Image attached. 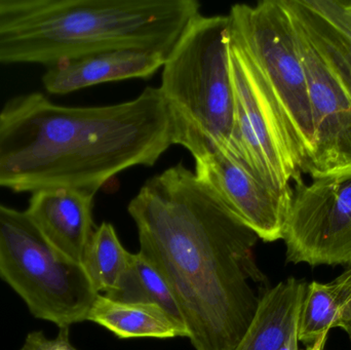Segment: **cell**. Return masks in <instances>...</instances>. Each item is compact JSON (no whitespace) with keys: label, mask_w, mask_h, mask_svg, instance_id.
Listing matches in <instances>:
<instances>
[{"label":"cell","mask_w":351,"mask_h":350,"mask_svg":"<svg viewBox=\"0 0 351 350\" xmlns=\"http://www.w3.org/2000/svg\"><path fill=\"white\" fill-rule=\"evenodd\" d=\"M167 59L165 53L150 49L100 51L47 68L43 88L49 94L66 95L105 82L148 78L164 66Z\"/></svg>","instance_id":"obj_11"},{"label":"cell","mask_w":351,"mask_h":350,"mask_svg":"<svg viewBox=\"0 0 351 350\" xmlns=\"http://www.w3.org/2000/svg\"><path fill=\"white\" fill-rule=\"evenodd\" d=\"M328 335L321 337L319 340L315 341L311 345L307 347L306 350H324L325 349L326 342H327Z\"/></svg>","instance_id":"obj_19"},{"label":"cell","mask_w":351,"mask_h":350,"mask_svg":"<svg viewBox=\"0 0 351 350\" xmlns=\"http://www.w3.org/2000/svg\"><path fill=\"white\" fill-rule=\"evenodd\" d=\"M308 284L289 277L262 294L247 332L233 350H300L299 324Z\"/></svg>","instance_id":"obj_13"},{"label":"cell","mask_w":351,"mask_h":350,"mask_svg":"<svg viewBox=\"0 0 351 350\" xmlns=\"http://www.w3.org/2000/svg\"><path fill=\"white\" fill-rule=\"evenodd\" d=\"M295 181L282 240L287 262L351 265V168Z\"/></svg>","instance_id":"obj_7"},{"label":"cell","mask_w":351,"mask_h":350,"mask_svg":"<svg viewBox=\"0 0 351 350\" xmlns=\"http://www.w3.org/2000/svg\"><path fill=\"white\" fill-rule=\"evenodd\" d=\"M140 253L172 290L196 350H233L247 332L266 277L258 238L182 164L146 181L128 205Z\"/></svg>","instance_id":"obj_1"},{"label":"cell","mask_w":351,"mask_h":350,"mask_svg":"<svg viewBox=\"0 0 351 350\" xmlns=\"http://www.w3.org/2000/svg\"><path fill=\"white\" fill-rule=\"evenodd\" d=\"M0 277L33 316L59 329L86 321L98 295L80 263L51 246L26 212L2 203Z\"/></svg>","instance_id":"obj_4"},{"label":"cell","mask_w":351,"mask_h":350,"mask_svg":"<svg viewBox=\"0 0 351 350\" xmlns=\"http://www.w3.org/2000/svg\"><path fill=\"white\" fill-rule=\"evenodd\" d=\"M292 23L306 74L315 127V150L304 174L313 178L350 170L351 95L324 63L304 33Z\"/></svg>","instance_id":"obj_8"},{"label":"cell","mask_w":351,"mask_h":350,"mask_svg":"<svg viewBox=\"0 0 351 350\" xmlns=\"http://www.w3.org/2000/svg\"><path fill=\"white\" fill-rule=\"evenodd\" d=\"M131 254L123 248L112 224L104 222L95 229L82 265L97 293L105 295L117 287Z\"/></svg>","instance_id":"obj_17"},{"label":"cell","mask_w":351,"mask_h":350,"mask_svg":"<svg viewBox=\"0 0 351 350\" xmlns=\"http://www.w3.org/2000/svg\"><path fill=\"white\" fill-rule=\"evenodd\" d=\"M324 63L351 95V0H282Z\"/></svg>","instance_id":"obj_12"},{"label":"cell","mask_w":351,"mask_h":350,"mask_svg":"<svg viewBox=\"0 0 351 350\" xmlns=\"http://www.w3.org/2000/svg\"><path fill=\"white\" fill-rule=\"evenodd\" d=\"M86 321L104 327L119 339L187 337L185 325L158 304L127 303L98 294Z\"/></svg>","instance_id":"obj_14"},{"label":"cell","mask_w":351,"mask_h":350,"mask_svg":"<svg viewBox=\"0 0 351 350\" xmlns=\"http://www.w3.org/2000/svg\"><path fill=\"white\" fill-rule=\"evenodd\" d=\"M234 84V127L229 153L278 192L292 190L302 178L290 133L249 59L230 37Z\"/></svg>","instance_id":"obj_6"},{"label":"cell","mask_w":351,"mask_h":350,"mask_svg":"<svg viewBox=\"0 0 351 350\" xmlns=\"http://www.w3.org/2000/svg\"><path fill=\"white\" fill-rule=\"evenodd\" d=\"M104 296L127 303L158 304L175 320L185 325L172 290L158 269L140 252L131 254L129 266L119 285Z\"/></svg>","instance_id":"obj_16"},{"label":"cell","mask_w":351,"mask_h":350,"mask_svg":"<svg viewBox=\"0 0 351 350\" xmlns=\"http://www.w3.org/2000/svg\"><path fill=\"white\" fill-rule=\"evenodd\" d=\"M95 195L58 188L32 193L25 210L51 246L75 262L82 263L94 234Z\"/></svg>","instance_id":"obj_10"},{"label":"cell","mask_w":351,"mask_h":350,"mask_svg":"<svg viewBox=\"0 0 351 350\" xmlns=\"http://www.w3.org/2000/svg\"><path fill=\"white\" fill-rule=\"evenodd\" d=\"M350 350H351V338H350Z\"/></svg>","instance_id":"obj_20"},{"label":"cell","mask_w":351,"mask_h":350,"mask_svg":"<svg viewBox=\"0 0 351 350\" xmlns=\"http://www.w3.org/2000/svg\"><path fill=\"white\" fill-rule=\"evenodd\" d=\"M20 350H78L70 342L69 328H60L56 338L47 339L41 331L29 333Z\"/></svg>","instance_id":"obj_18"},{"label":"cell","mask_w":351,"mask_h":350,"mask_svg":"<svg viewBox=\"0 0 351 350\" xmlns=\"http://www.w3.org/2000/svg\"><path fill=\"white\" fill-rule=\"evenodd\" d=\"M229 16H199L165 62L160 90L170 113L173 142L199 160L230 149L234 84Z\"/></svg>","instance_id":"obj_3"},{"label":"cell","mask_w":351,"mask_h":350,"mask_svg":"<svg viewBox=\"0 0 351 350\" xmlns=\"http://www.w3.org/2000/svg\"><path fill=\"white\" fill-rule=\"evenodd\" d=\"M172 145L158 88L106 106H65L43 92L20 95L0 110V188L96 195L123 171L154 166Z\"/></svg>","instance_id":"obj_2"},{"label":"cell","mask_w":351,"mask_h":350,"mask_svg":"<svg viewBox=\"0 0 351 350\" xmlns=\"http://www.w3.org/2000/svg\"><path fill=\"white\" fill-rule=\"evenodd\" d=\"M194 174L259 240H282L292 190H274L226 150L196 160Z\"/></svg>","instance_id":"obj_9"},{"label":"cell","mask_w":351,"mask_h":350,"mask_svg":"<svg viewBox=\"0 0 351 350\" xmlns=\"http://www.w3.org/2000/svg\"><path fill=\"white\" fill-rule=\"evenodd\" d=\"M228 16L231 39L247 55L282 116L303 175L315 150V127L292 20L282 0L234 4Z\"/></svg>","instance_id":"obj_5"},{"label":"cell","mask_w":351,"mask_h":350,"mask_svg":"<svg viewBox=\"0 0 351 350\" xmlns=\"http://www.w3.org/2000/svg\"><path fill=\"white\" fill-rule=\"evenodd\" d=\"M335 328L342 329L351 338V265L330 283L307 285L299 342L308 347Z\"/></svg>","instance_id":"obj_15"}]
</instances>
